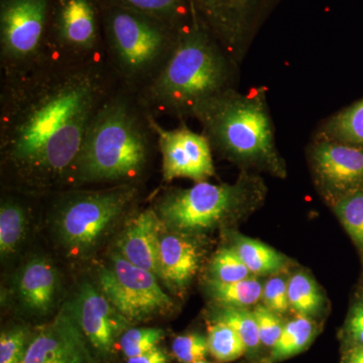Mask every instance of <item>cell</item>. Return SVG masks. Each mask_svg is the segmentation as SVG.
I'll return each instance as SVG.
<instances>
[{
  "instance_id": "6da1fadb",
  "label": "cell",
  "mask_w": 363,
  "mask_h": 363,
  "mask_svg": "<svg viewBox=\"0 0 363 363\" xmlns=\"http://www.w3.org/2000/svg\"><path fill=\"white\" fill-rule=\"evenodd\" d=\"M116 87L105 60L45 61L1 80L0 156L7 188L44 196L68 187L91 121Z\"/></svg>"
},
{
  "instance_id": "7a4b0ae2",
  "label": "cell",
  "mask_w": 363,
  "mask_h": 363,
  "mask_svg": "<svg viewBox=\"0 0 363 363\" xmlns=\"http://www.w3.org/2000/svg\"><path fill=\"white\" fill-rule=\"evenodd\" d=\"M152 116L138 95L117 86L91 121L66 189L138 186L159 152Z\"/></svg>"
},
{
  "instance_id": "3957f363",
  "label": "cell",
  "mask_w": 363,
  "mask_h": 363,
  "mask_svg": "<svg viewBox=\"0 0 363 363\" xmlns=\"http://www.w3.org/2000/svg\"><path fill=\"white\" fill-rule=\"evenodd\" d=\"M192 16L166 65L138 94L143 106L156 118L185 121L209 98L236 88L240 66L208 30L191 6Z\"/></svg>"
},
{
  "instance_id": "277c9868",
  "label": "cell",
  "mask_w": 363,
  "mask_h": 363,
  "mask_svg": "<svg viewBox=\"0 0 363 363\" xmlns=\"http://www.w3.org/2000/svg\"><path fill=\"white\" fill-rule=\"evenodd\" d=\"M193 118L201 125L212 150L221 156L277 175L285 173L277 150L266 88L255 87L247 92L238 88L224 91L200 104Z\"/></svg>"
},
{
  "instance_id": "5b68a950",
  "label": "cell",
  "mask_w": 363,
  "mask_h": 363,
  "mask_svg": "<svg viewBox=\"0 0 363 363\" xmlns=\"http://www.w3.org/2000/svg\"><path fill=\"white\" fill-rule=\"evenodd\" d=\"M105 61L117 86L138 95L173 54L182 28L99 1Z\"/></svg>"
},
{
  "instance_id": "8992f818",
  "label": "cell",
  "mask_w": 363,
  "mask_h": 363,
  "mask_svg": "<svg viewBox=\"0 0 363 363\" xmlns=\"http://www.w3.org/2000/svg\"><path fill=\"white\" fill-rule=\"evenodd\" d=\"M54 193L51 209L59 242L69 255L84 257L130 213L140 190L138 186L121 185L98 190L68 188Z\"/></svg>"
},
{
  "instance_id": "52a82bcc",
  "label": "cell",
  "mask_w": 363,
  "mask_h": 363,
  "mask_svg": "<svg viewBox=\"0 0 363 363\" xmlns=\"http://www.w3.org/2000/svg\"><path fill=\"white\" fill-rule=\"evenodd\" d=\"M262 193V186L248 176L234 184L199 182L191 188L164 191L154 209L169 230L200 233L242 213L259 201Z\"/></svg>"
},
{
  "instance_id": "ba28073f",
  "label": "cell",
  "mask_w": 363,
  "mask_h": 363,
  "mask_svg": "<svg viewBox=\"0 0 363 363\" xmlns=\"http://www.w3.org/2000/svg\"><path fill=\"white\" fill-rule=\"evenodd\" d=\"M52 0H0L1 80L18 77L47 61Z\"/></svg>"
},
{
  "instance_id": "9c48e42d",
  "label": "cell",
  "mask_w": 363,
  "mask_h": 363,
  "mask_svg": "<svg viewBox=\"0 0 363 363\" xmlns=\"http://www.w3.org/2000/svg\"><path fill=\"white\" fill-rule=\"evenodd\" d=\"M105 60L99 0H52L47 61L66 64Z\"/></svg>"
},
{
  "instance_id": "30bf717a",
  "label": "cell",
  "mask_w": 363,
  "mask_h": 363,
  "mask_svg": "<svg viewBox=\"0 0 363 363\" xmlns=\"http://www.w3.org/2000/svg\"><path fill=\"white\" fill-rule=\"evenodd\" d=\"M98 284L105 297L133 323L167 314L174 308L156 274L131 264L118 252L111 255L108 267L100 269Z\"/></svg>"
},
{
  "instance_id": "8fae6325",
  "label": "cell",
  "mask_w": 363,
  "mask_h": 363,
  "mask_svg": "<svg viewBox=\"0 0 363 363\" xmlns=\"http://www.w3.org/2000/svg\"><path fill=\"white\" fill-rule=\"evenodd\" d=\"M228 56L240 66L272 0H189Z\"/></svg>"
},
{
  "instance_id": "7c38bea8",
  "label": "cell",
  "mask_w": 363,
  "mask_h": 363,
  "mask_svg": "<svg viewBox=\"0 0 363 363\" xmlns=\"http://www.w3.org/2000/svg\"><path fill=\"white\" fill-rule=\"evenodd\" d=\"M157 147L162 157V180L190 179L195 183L207 181L215 175L212 147L203 133H195L185 121L174 130H166L152 116Z\"/></svg>"
},
{
  "instance_id": "4fadbf2b",
  "label": "cell",
  "mask_w": 363,
  "mask_h": 363,
  "mask_svg": "<svg viewBox=\"0 0 363 363\" xmlns=\"http://www.w3.org/2000/svg\"><path fill=\"white\" fill-rule=\"evenodd\" d=\"M69 306L97 359H111L117 342L133 327V322L87 281L79 286Z\"/></svg>"
},
{
  "instance_id": "5bb4252c",
  "label": "cell",
  "mask_w": 363,
  "mask_h": 363,
  "mask_svg": "<svg viewBox=\"0 0 363 363\" xmlns=\"http://www.w3.org/2000/svg\"><path fill=\"white\" fill-rule=\"evenodd\" d=\"M309 159L318 186L335 203L363 189V149L314 136Z\"/></svg>"
},
{
  "instance_id": "9a60e30c",
  "label": "cell",
  "mask_w": 363,
  "mask_h": 363,
  "mask_svg": "<svg viewBox=\"0 0 363 363\" xmlns=\"http://www.w3.org/2000/svg\"><path fill=\"white\" fill-rule=\"evenodd\" d=\"M70 306H63L51 321L33 331L21 363H97Z\"/></svg>"
},
{
  "instance_id": "2e32d148",
  "label": "cell",
  "mask_w": 363,
  "mask_h": 363,
  "mask_svg": "<svg viewBox=\"0 0 363 363\" xmlns=\"http://www.w3.org/2000/svg\"><path fill=\"white\" fill-rule=\"evenodd\" d=\"M160 279L172 290L182 291L191 283L200 266L201 252L187 234L169 230L162 223L157 238Z\"/></svg>"
},
{
  "instance_id": "e0dca14e",
  "label": "cell",
  "mask_w": 363,
  "mask_h": 363,
  "mask_svg": "<svg viewBox=\"0 0 363 363\" xmlns=\"http://www.w3.org/2000/svg\"><path fill=\"white\" fill-rule=\"evenodd\" d=\"M16 292L26 311L44 316L56 304L58 271L49 259L33 257L16 274Z\"/></svg>"
},
{
  "instance_id": "ac0fdd59",
  "label": "cell",
  "mask_w": 363,
  "mask_h": 363,
  "mask_svg": "<svg viewBox=\"0 0 363 363\" xmlns=\"http://www.w3.org/2000/svg\"><path fill=\"white\" fill-rule=\"evenodd\" d=\"M162 220L154 208L143 210L128 222L117 240V248L131 264L160 278L157 238Z\"/></svg>"
},
{
  "instance_id": "d6986e66",
  "label": "cell",
  "mask_w": 363,
  "mask_h": 363,
  "mask_svg": "<svg viewBox=\"0 0 363 363\" xmlns=\"http://www.w3.org/2000/svg\"><path fill=\"white\" fill-rule=\"evenodd\" d=\"M28 208L23 198L6 195L0 206V253L1 257L16 252L26 235Z\"/></svg>"
},
{
  "instance_id": "ffe728a7",
  "label": "cell",
  "mask_w": 363,
  "mask_h": 363,
  "mask_svg": "<svg viewBox=\"0 0 363 363\" xmlns=\"http://www.w3.org/2000/svg\"><path fill=\"white\" fill-rule=\"evenodd\" d=\"M314 136L363 149V99L328 117Z\"/></svg>"
},
{
  "instance_id": "44dd1931",
  "label": "cell",
  "mask_w": 363,
  "mask_h": 363,
  "mask_svg": "<svg viewBox=\"0 0 363 363\" xmlns=\"http://www.w3.org/2000/svg\"><path fill=\"white\" fill-rule=\"evenodd\" d=\"M104 4H111L145 14L166 21L169 25L183 28L192 16L189 0H99Z\"/></svg>"
},
{
  "instance_id": "7402d4cb",
  "label": "cell",
  "mask_w": 363,
  "mask_h": 363,
  "mask_svg": "<svg viewBox=\"0 0 363 363\" xmlns=\"http://www.w3.org/2000/svg\"><path fill=\"white\" fill-rule=\"evenodd\" d=\"M316 326L311 318L297 316L285 324L278 342L272 348L264 363H276L295 357L311 344Z\"/></svg>"
},
{
  "instance_id": "603a6c76",
  "label": "cell",
  "mask_w": 363,
  "mask_h": 363,
  "mask_svg": "<svg viewBox=\"0 0 363 363\" xmlns=\"http://www.w3.org/2000/svg\"><path fill=\"white\" fill-rule=\"evenodd\" d=\"M207 290L212 298L223 307L245 308L259 302L262 298L264 286L255 278L234 283H222L210 279L207 281Z\"/></svg>"
},
{
  "instance_id": "cb8c5ba5",
  "label": "cell",
  "mask_w": 363,
  "mask_h": 363,
  "mask_svg": "<svg viewBox=\"0 0 363 363\" xmlns=\"http://www.w3.org/2000/svg\"><path fill=\"white\" fill-rule=\"evenodd\" d=\"M233 248L252 274H274L285 264L281 253L252 238L236 236Z\"/></svg>"
},
{
  "instance_id": "d4e9b609",
  "label": "cell",
  "mask_w": 363,
  "mask_h": 363,
  "mask_svg": "<svg viewBox=\"0 0 363 363\" xmlns=\"http://www.w3.org/2000/svg\"><path fill=\"white\" fill-rule=\"evenodd\" d=\"M290 307L298 316L314 317L320 311L323 297L311 277L301 272L294 274L288 281Z\"/></svg>"
},
{
  "instance_id": "484cf974",
  "label": "cell",
  "mask_w": 363,
  "mask_h": 363,
  "mask_svg": "<svg viewBox=\"0 0 363 363\" xmlns=\"http://www.w3.org/2000/svg\"><path fill=\"white\" fill-rule=\"evenodd\" d=\"M208 348L217 362H234L247 353V346L238 333L223 322L215 321L208 328Z\"/></svg>"
},
{
  "instance_id": "4316f807",
  "label": "cell",
  "mask_w": 363,
  "mask_h": 363,
  "mask_svg": "<svg viewBox=\"0 0 363 363\" xmlns=\"http://www.w3.org/2000/svg\"><path fill=\"white\" fill-rule=\"evenodd\" d=\"M215 321L223 322L233 329L242 339L248 353H255L259 350V328L253 312L245 308L224 307L217 313Z\"/></svg>"
},
{
  "instance_id": "83f0119b",
  "label": "cell",
  "mask_w": 363,
  "mask_h": 363,
  "mask_svg": "<svg viewBox=\"0 0 363 363\" xmlns=\"http://www.w3.org/2000/svg\"><path fill=\"white\" fill-rule=\"evenodd\" d=\"M334 209L352 240L363 248V189L343 196Z\"/></svg>"
},
{
  "instance_id": "f1b7e54d",
  "label": "cell",
  "mask_w": 363,
  "mask_h": 363,
  "mask_svg": "<svg viewBox=\"0 0 363 363\" xmlns=\"http://www.w3.org/2000/svg\"><path fill=\"white\" fill-rule=\"evenodd\" d=\"M212 279L222 283H234L252 278V272L245 266L233 247L223 248L215 255L211 262Z\"/></svg>"
},
{
  "instance_id": "f546056e",
  "label": "cell",
  "mask_w": 363,
  "mask_h": 363,
  "mask_svg": "<svg viewBox=\"0 0 363 363\" xmlns=\"http://www.w3.org/2000/svg\"><path fill=\"white\" fill-rule=\"evenodd\" d=\"M164 338V330L152 327L128 329L119 340V347L126 358L138 357L154 350Z\"/></svg>"
},
{
  "instance_id": "4dcf8cb0",
  "label": "cell",
  "mask_w": 363,
  "mask_h": 363,
  "mask_svg": "<svg viewBox=\"0 0 363 363\" xmlns=\"http://www.w3.org/2000/svg\"><path fill=\"white\" fill-rule=\"evenodd\" d=\"M33 331L26 326H14L0 335V363H21Z\"/></svg>"
},
{
  "instance_id": "1f68e13d",
  "label": "cell",
  "mask_w": 363,
  "mask_h": 363,
  "mask_svg": "<svg viewBox=\"0 0 363 363\" xmlns=\"http://www.w3.org/2000/svg\"><path fill=\"white\" fill-rule=\"evenodd\" d=\"M174 357L181 363L205 359L209 353L207 337L199 333L185 334L174 339L172 343Z\"/></svg>"
},
{
  "instance_id": "d6a6232c",
  "label": "cell",
  "mask_w": 363,
  "mask_h": 363,
  "mask_svg": "<svg viewBox=\"0 0 363 363\" xmlns=\"http://www.w3.org/2000/svg\"><path fill=\"white\" fill-rule=\"evenodd\" d=\"M252 312L257 320L260 343L272 350L274 344L278 342L285 323L279 314L272 312L266 306H259Z\"/></svg>"
},
{
  "instance_id": "836d02e7",
  "label": "cell",
  "mask_w": 363,
  "mask_h": 363,
  "mask_svg": "<svg viewBox=\"0 0 363 363\" xmlns=\"http://www.w3.org/2000/svg\"><path fill=\"white\" fill-rule=\"evenodd\" d=\"M264 306L277 314H283L290 308L288 281L281 277H272L264 284L262 291Z\"/></svg>"
},
{
  "instance_id": "e575fe53",
  "label": "cell",
  "mask_w": 363,
  "mask_h": 363,
  "mask_svg": "<svg viewBox=\"0 0 363 363\" xmlns=\"http://www.w3.org/2000/svg\"><path fill=\"white\" fill-rule=\"evenodd\" d=\"M344 340L347 350L363 346V298L351 308L344 328Z\"/></svg>"
},
{
  "instance_id": "d590c367",
  "label": "cell",
  "mask_w": 363,
  "mask_h": 363,
  "mask_svg": "<svg viewBox=\"0 0 363 363\" xmlns=\"http://www.w3.org/2000/svg\"><path fill=\"white\" fill-rule=\"evenodd\" d=\"M126 363H169V357L162 348L157 346L143 354L126 358Z\"/></svg>"
},
{
  "instance_id": "8d00e7d4",
  "label": "cell",
  "mask_w": 363,
  "mask_h": 363,
  "mask_svg": "<svg viewBox=\"0 0 363 363\" xmlns=\"http://www.w3.org/2000/svg\"><path fill=\"white\" fill-rule=\"evenodd\" d=\"M342 363H363V346L346 350Z\"/></svg>"
},
{
  "instance_id": "74e56055",
  "label": "cell",
  "mask_w": 363,
  "mask_h": 363,
  "mask_svg": "<svg viewBox=\"0 0 363 363\" xmlns=\"http://www.w3.org/2000/svg\"><path fill=\"white\" fill-rule=\"evenodd\" d=\"M191 363H211L209 362H207V360L202 359V360H197V362H191Z\"/></svg>"
}]
</instances>
